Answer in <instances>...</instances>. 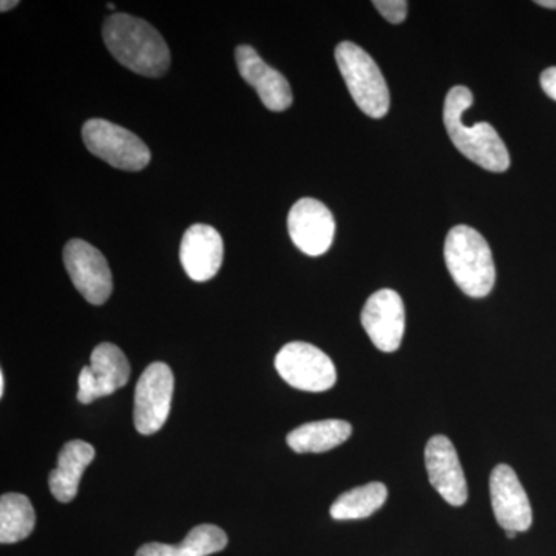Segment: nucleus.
Wrapping results in <instances>:
<instances>
[{
    "instance_id": "39448f33",
    "label": "nucleus",
    "mask_w": 556,
    "mask_h": 556,
    "mask_svg": "<svg viewBox=\"0 0 556 556\" xmlns=\"http://www.w3.org/2000/svg\"><path fill=\"white\" fill-rule=\"evenodd\" d=\"M86 148L115 169L138 172L148 167L150 150L130 130L105 119H89L83 127Z\"/></svg>"
},
{
    "instance_id": "dca6fc26",
    "label": "nucleus",
    "mask_w": 556,
    "mask_h": 556,
    "mask_svg": "<svg viewBox=\"0 0 556 556\" xmlns=\"http://www.w3.org/2000/svg\"><path fill=\"white\" fill-rule=\"evenodd\" d=\"M97 452L89 442L70 441L62 447L58 456V466L51 471L49 485L51 495L60 503H72L78 495L80 478L86 468L93 463Z\"/></svg>"
},
{
    "instance_id": "6e6552de",
    "label": "nucleus",
    "mask_w": 556,
    "mask_h": 556,
    "mask_svg": "<svg viewBox=\"0 0 556 556\" xmlns=\"http://www.w3.org/2000/svg\"><path fill=\"white\" fill-rule=\"evenodd\" d=\"M64 265L73 285L87 302L91 305L108 302L113 291V278L100 249L84 240H70L64 248Z\"/></svg>"
},
{
    "instance_id": "9d476101",
    "label": "nucleus",
    "mask_w": 556,
    "mask_h": 556,
    "mask_svg": "<svg viewBox=\"0 0 556 556\" xmlns=\"http://www.w3.org/2000/svg\"><path fill=\"white\" fill-rule=\"evenodd\" d=\"M288 232L292 243L309 257L324 255L332 247L336 222L321 201L299 200L288 215Z\"/></svg>"
},
{
    "instance_id": "7ed1b4c3",
    "label": "nucleus",
    "mask_w": 556,
    "mask_h": 556,
    "mask_svg": "<svg viewBox=\"0 0 556 556\" xmlns=\"http://www.w3.org/2000/svg\"><path fill=\"white\" fill-rule=\"evenodd\" d=\"M445 265L457 288L468 298L482 299L495 287L496 269L484 237L470 226H455L444 247Z\"/></svg>"
},
{
    "instance_id": "bb28decb",
    "label": "nucleus",
    "mask_w": 556,
    "mask_h": 556,
    "mask_svg": "<svg viewBox=\"0 0 556 556\" xmlns=\"http://www.w3.org/2000/svg\"><path fill=\"white\" fill-rule=\"evenodd\" d=\"M506 535H507L508 540H515V538H517L518 533L514 532V530H507Z\"/></svg>"
},
{
    "instance_id": "4468645a",
    "label": "nucleus",
    "mask_w": 556,
    "mask_h": 556,
    "mask_svg": "<svg viewBox=\"0 0 556 556\" xmlns=\"http://www.w3.org/2000/svg\"><path fill=\"white\" fill-rule=\"evenodd\" d=\"M236 60L241 78L257 90L266 109L270 112H283L291 108L294 98L288 79L278 70L266 64L254 47H237Z\"/></svg>"
},
{
    "instance_id": "f3484780",
    "label": "nucleus",
    "mask_w": 556,
    "mask_h": 556,
    "mask_svg": "<svg viewBox=\"0 0 556 556\" xmlns=\"http://www.w3.org/2000/svg\"><path fill=\"white\" fill-rule=\"evenodd\" d=\"M351 433L353 427L346 420H317L292 430L287 442L295 453H325L342 445Z\"/></svg>"
},
{
    "instance_id": "20e7f679",
    "label": "nucleus",
    "mask_w": 556,
    "mask_h": 556,
    "mask_svg": "<svg viewBox=\"0 0 556 556\" xmlns=\"http://www.w3.org/2000/svg\"><path fill=\"white\" fill-rule=\"evenodd\" d=\"M336 61L357 108L369 118H383L390 110V90L375 60L356 43L345 40L336 47Z\"/></svg>"
},
{
    "instance_id": "a878e982",
    "label": "nucleus",
    "mask_w": 556,
    "mask_h": 556,
    "mask_svg": "<svg viewBox=\"0 0 556 556\" xmlns=\"http://www.w3.org/2000/svg\"><path fill=\"white\" fill-rule=\"evenodd\" d=\"M3 393H5V376L0 372V397L3 396Z\"/></svg>"
},
{
    "instance_id": "5701e85b",
    "label": "nucleus",
    "mask_w": 556,
    "mask_h": 556,
    "mask_svg": "<svg viewBox=\"0 0 556 556\" xmlns=\"http://www.w3.org/2000/svg\"><path fill=\"white\" fill-rule=\"evenodd\" d=\"M541 87L546 91L548 98L556 101V67L544 70L541 75Z\"/></svg>"
},
{
    "instance_id": "aec40b11",
    "label": "nucleus",
    "mask_w": 556,
    "mask_h": 556,
    "mask_svg": "<svg viewBox=\"0 0 556 556\" xmlns=\"http://www.w3.org/2000/svg\"><path fill=\"white\" fill-rule=\"evenodd\" d=\"M228 546V535L217 526L193 527L185 540L178 544L179 556H208Z\"/></svg>"
},
{
    "instance_id": "9b49d317",
    "label": "nucleus",
    "mask_w": 556,
    "mask_h": 556,
    "mask_svg": "<svg viewBox=\"0 0 556 556\" xmlns=\"http://www.w3.org/2000/svg\"><path fill=\"white\" fill-rule=\"evenodd\" d=\"M362 325L382 353H394L405 334V306L393 289L376 291L362 309Z\"/></svg>"
},
{
    "instance_id": "cd10ccee",
    "label": "nucleus",
    "mask_w": 556,
    "mask_h": 556,
    "mask_svg": "<svg viewBox=\"0 0 556 556\" xmlns=\"http://www.w3.org/2000/svg\"><path fill=\"white\" fill-rule=\"evenodd\" d=\"M108 7H109V10H112V11L115 10V5H113V3H109Z\"/></svg>"
},
{
    "instance_id": "0eeeda50",
    "label": "nucleus",
    "mask_w": 556,
    "mask_h": 556,
    "mask_svg": "<svg viewBox=\"0 0 556 556\" xmlns=\"http://www.w3.org/2000/svg\"><path fill=\"white\" fill-rule=\"evenodd\" d=\"M174 372L163 362L150 364L135 388L134 422L138 433L149 437L166 424L174 396Z\"/></svg>"
},
{
    "instance_id": "f8f14e48",
    "label": "nucleus",
    "mask_w": 556,
    "mask_h": 556,
    "mask_svg": "<svg viewBox=\"0 0 556 556\" xmlns=\"http://www.w3.org/2000/svg\"><path fill=\"white\" fill-rule=\"evenodd\" d=\"M490 497L497 525L504 530L527 532L532 526L533 514L525 486L507 464H500L490 475Z\"/></svg>"
},
{
    "instance_id": "1a4fd4ad",
    "label": "nucleus",
    "mask_w": 556,
    "mask_h": 556,
    "mask_svg": "<svg viewBox=\"0 0 556 556\" xmlns=\"http://www.w3.org/2000/svg\"><path fill=\"white\" fill-rule=\"evenodd\" d=\"M129 379L130 364L123 350L113 343H100L91 353L90 365L80 369L78 401L87 405L110 396Z\"/></svg>"
},
{
    "instance_id": "b1692460",
    "label": "nucleus",
    "mask_w": 556,
    "mask_h": 556,
    "mask_svg": "<svg viewBox=\"0 0 556 556\" xmlns=\"http://www.w3.org/2000/svg\"><path fill=\"white\" fill-rule=\"evenodd\" d=\"M17 0H11V2H7V0H3L2 3H0V11H2V13H5V11H10L11 9H14V7L17 5Z\"/></svg>"
},
{
    "instance_id": "412c9836",
    "label": "nucleus",
    "mask_w": 556,
    "mask_h": 556,
    "mask_svg": "<svg viewBox=\"0 0 556 556\" xmlns=\"http://www.w3.org/2000/svg\"><path fill=\"white\" fill-rule=\"evenodd\" d=\"M372 5L391 24H402L407 17L408 2L405 0H376Z\"/></svg>"
},
{
    "instance_id": "ddd939ff",
    "label": "nucleus",
    "mask_w": 556,
    "mask_h": 556,
    "mask_svg": "<svg viewBox=\"0 0 556 556\" xmlns=\"http://www.w3.org/2000/svg\"><path fill=\"white\" fill-rule=\"evenodd\" d=\"M426 467L431 485L444 497L445 503L453 507H460L467 503L466 475L455 445L448 438L438 434L427 442Z\"/></svg>"
},
{
    "instance_id": "423d86ee",
    "label": "nucleus",
    "mask_w": 556,
    "mask_h": 556,
    "mask_svg": "<svg viewBox=\"0 0 556 556\" xmlns=\"http://www.w3.org/2000/svg\"><path fill=\"white\" fill-rule=\"evenodd\" d=\"M276 369L288 386L324 393L338 380L334 364L324 351L306 342H291L276 356Z\"/></svg>"
},
{
    "instance_id": "f03ea898",
    "label": "nucleus",
    "mask_w": 556,
    "mask_h": 556,
    "mask_svg": "<svg viewBox=\"0 0 556 556\" xmlns=\"http://www.w3.org/2000/svg\"><path fill=\"white\" fill-rule=\"evenodd\" d=\"M473 104V93L464 86L453 87L444 102V124L455 148L466 159L473 161L482 169L506 172L510 166V155L503 139L490 123L467 126L464 115Z\"/></svg>"
},
{
    "instance_id": "393cba45",
    "label": "nucleus",
    "mask_w": 556,
    "mask_h": 556,
    "mask_svg": "<svg viewBox=\"0 0 556 556\" xmlns=\"http://www.w3.org/2000/svg\"><path fill=\"white\" fill-rule=\"evenodd\" d=\"M536 5L544 7V9L556 10V0H538Z\"/></svg>"
},
{
    "instance_id": "a211bd4d",
    "label": "nucleus",
    "mask_w": 556,
    "mask_h": 556,
    "mask_svg": "<svg viewBox=\"0 0 556 556\" xmlns=\"http://www.w3.org/2000/svg\"><path fill=\"white\" fill-rule=\"evenodd\" d=\"M388 497L387 485L382 482L356 486L340 495L332 504L331 514L336 521H350V519H364L371 517L386 504Z\"/></svg>"
},
{
    "instance_id": "2eb2a0df",
    "label": "nucleus",
    "mask_w": 556,
    "mask_h": 556,
    "mask_svg": "<svg viewBox=\"0 0 556 556\" xmlns=\"http://www.w3.org/2000/svg\"><path fill=\"white\" fill-rule=\"evenodd\" d=\"M223 239L217 229L208 225H193L182 236L179 260L193 281H208L222 268Z\"/></svg>"
},
{
    "instance_id": "f257e3e1",
    "label": "nucleus",
    "mask_w": 556,
    "mask_h": 556,
    "mask_svg": "<svg viewBox=\"0 0 556 556\" xmlns=\"http://www.w3.org/2000/svg\"><path fill=\"white\" fill-rule=\"evenodd\" d=\"M102 39L112 56L137 75L161 78L170 67L166 40L144 20L112 14L102 25Z\"/></svg>"
},
{
    "instance_id": "4be33fe9",
    "label": "nucleus",
    "mask_w": 556,
    "mask_h": 556,
    "mask_svg": "<svg viewBox=\"0 0 556 556\" xmlns=\"http://www.w3.org/2000/svg\"><path fill=\"white\" fill-rule=\"evenodd\" d=\"M137 556H179V548L174 544L149 543L139 547Z\"/></svg>"
},
{
    "instance_id": "6ab92c4d",
    "label": "nucleus",
    "mask_w": 556,
    "mask_h": 556,
    "mask_svg": "<svg viewBox=\"0 0 556 556\" xmlns=\"http://www.w3.org/2000/svg\"><path fill=\"white\" fill-rule=\"evenodd\" d=\"M35 525V508L27 496L5 493L0 497V543H20L31 535Z\"/></svg>"
}]
</instances>
